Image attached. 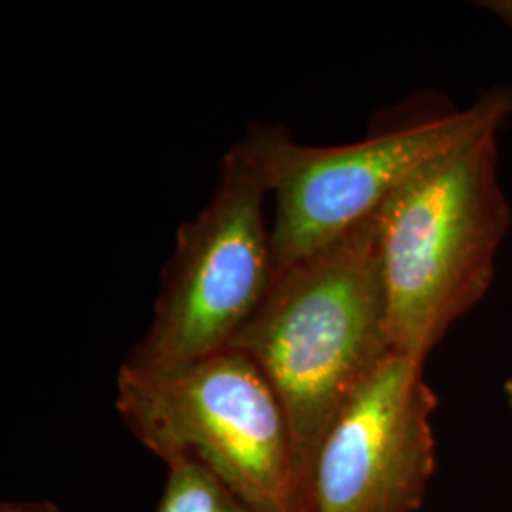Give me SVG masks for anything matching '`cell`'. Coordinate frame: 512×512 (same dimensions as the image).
<instances>
[{
	"instance_id": "cell-1",
	"label": "cell",
	"mask_w": 512,
	"mask_h": 512,
	"mask_svg": "<svg viewBox=\"0 0 512 512\" xmlns=\"http://www.w3.org/2000/svg\"><path fill=\"white\" fill-rule=\"evenodd\" d=\"M232 348L255 361L285 410L296 503L304 512L311 465L332 421L395 353L376 215L327 249L277 272Z\"/></svg>"
},
{
	"instance_id": "cell-2",
	"label": "cell",
	"mask_w": 512,
	"mask_h": 512,
	"mask_svg": "<svg viewBox=\"0 0 512 512\" xmlns=\"http://www.w3.org/2000/svg\"><path fill=\"white\" fill-rule=\"evenodd\" d=\"M497 131L423 165L376 213L395 353L423 363L494 281L512 217L497 177Z\"/></svg>"
},
{
	"instance_id": "cell-3",
	"label": "cell",
	"mask_w": 512,
	"mask_h": 512,
	"mask_svg": "<svg viewBox=\"0 0 512 512\" xmlns=\"http://www.w3.org/2000/svg\"><path fill=\"white\" fill-rule=\"evenodd\" d=\"M116 408L165 463L194 459L256 511L298 512L289 421L243 351L224 349L169 372L122 365Z\"/></svg>"
},
{
	"instance_id": "cell-4",
	"label": "cell",
	"mask_w": 512,
	"mask_h": 512,
	"mask_svg": "<svg viewBox=\"0 0 512 512\" xmlns=\"http://www.w3.org/2000/svg\"><path fill=\"white\" fill-rule=\"evenodd\" d=\"M509 116L512 88H497L465 110L384 129L342 147H306L287 128L251 126L239 141L274 194L275 274L344 238L423 165L501 128Z\"/></svg>"
},
{
	"instance_id": "cell-5",
	"label": "cell",
	"mask_w": 512,
	"mask_h": 512,
	"mask_svg": "<svg viewBox=\"0 0 512 512\" xmlns=\"http://www.w3.org/2000/svg\"><path fill=\"white\" fill-rule=\"evenodd\" d=\"M266 194L268 184L238 141L220 160L207 205L179 228L147 334L124 365L169 372L232 348L274 285Z\"/></svg>"
},
{
	"instance_id": "cell-6",
	"label": "cell",
	"mask_w": 512,
	"mask_h": 512,
	"mask_svg": "<svg viewBox=\"0 0 512 512\" xmlns=\"http://www.w3.org/2000/svg\"><path fill=\"white\" fill-rule=\"evenodd\" d=\"M437 404L423 363L391 353L332 421L304 512L420 511L437 467Z\"/></svg>"
},
{
	"instance_id": "cell-7",
	"label": "cell",
	"mask_w": 512,
	"mask_h": 512,
	"mask_svg": "<svg viewBox=\"0 0 512 512\" xmlns=\"http://www.w3.org/2000/svg\"><path fill=\"white\" fill-rule=\"evenodd\" d=\"M167 469L156 512H260L194 459H175Z\"/></svg>"
},
{
	"instance_id": "cell-8",
	"label": "cell",
	"mask_w": 512,
	"mask_h": 512,
	"mask_svg": "<svg viewBox=\"0 0 512 512\" xmlns=\"http://www.w3.org/2000/svg\"><path fill=\"white\" fill-rule=\"evenodd\" d=\"M482 10L492 12L494 16L503 19L507 25L512 27V0H484L478 4Z\"/></svg>"
},
{
	"instance_id": "cell-9",
	"label": "cell",
	"mask_w": 512,
	"mask_h": 512,
	"mask_svg": "<svg viewBox=\"0 0 512 512\" xmlns=\"http://www.w3.org/2000/svg\"><path fill=\"white\" fill-rule=\"evenodd\" d=\"M0 512H44V503H4Z\"/></svg>"
},
{
	"instance_id": "cell-10",
	"label": "cell",
	"mask_w": 512,
	"mask_h": 512,
	"mask_svg": "<svg viewBox=\"0 0 512 512\" xmlns=\"http://www.w3.org/2000/svg\"><path fill=\"white\" fill-rule=\"evenodd\" d=\"M44 512H65L61 511L57 505L54 503H48V501H44Z\"/></svg>"
},
{
	"instance_id": "cell-11",
	"label": "cell",
	"mask_w": 512,
	"mask_h": 512,
	"mask_svg": "<svg viewBox=\"0 0 512 512\" xmlns=\"http://www.w3.org/2000/svg\"><path fill=\"white\" fill-rule=\"evenodd\" d=\"M505 395H507V401L512 406V378L505 384Z\"/></svg>"
}]
</instances>
